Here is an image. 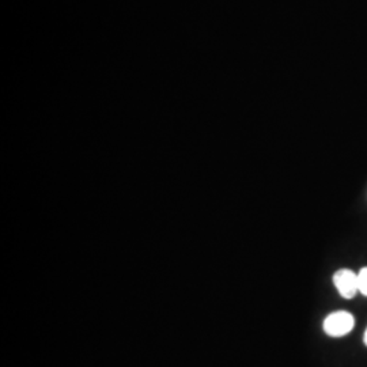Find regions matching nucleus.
<instances>
[{
    "label": "nucleus",
    "mask_w": 367,
    "mask_h": 367,
    "mask_svg": "<svg viewBox=\"0 0 367 367\" xmlns=\"http://www.w3.org/2000/svg\"><path fill=\"white\" fill-rule=\"evenodd\" d=\"M355 325V318L351 313L338 311L331 313L324 320V331L331 338H343L348 335Z\"/></svg>",
    "instance_id": "1"
},
{
    "label": "nucleus",
    "mask_w": 367,
    "mask_h": 367,
    "mask_svg": "<svg viewBox=\"0 0 367 367\" xmlns=\"http://www.w3.org/2000/svg\"><path fill=\"white\" fill-rule=\"evenodd\" d=\"M334 284L336 286L340 295L344 299H352L355 294L359 291L358 287V274L352 272L351 270H339L334 275Z\"/></svg>",
    "instance_id": "2"
},
{
    "label": "nucleus",
    "mask_w": 367,
    "mask_h": 367,
    "mask_svg": "<svg viewBox=\"0 0 367 367\" xmlns=\"http://www.w3.org/2000/svg\"><path fill=\"white\" fill-rule=\"evenodd\" d=\"M358 287H359V291L367 297V267L362 268L359 272H358Z\"/></svg>",
    "instance_id": "3"
},
{
    "label": "nucleus",
    "mask_w": 367,
    "mask_h": 367,
    "mask_svg": "<svg viewBox=\"0 0 367 367\" xmlns=\"http://www.w3.org/2000/svg\"><path fill=\"white\" fill-rule=\"evenodd\" d=\"M364 343L367 345V328L366 331H365V336H364Z\"/></svg>",
    "instance_id": "4"
}]
</instances>
